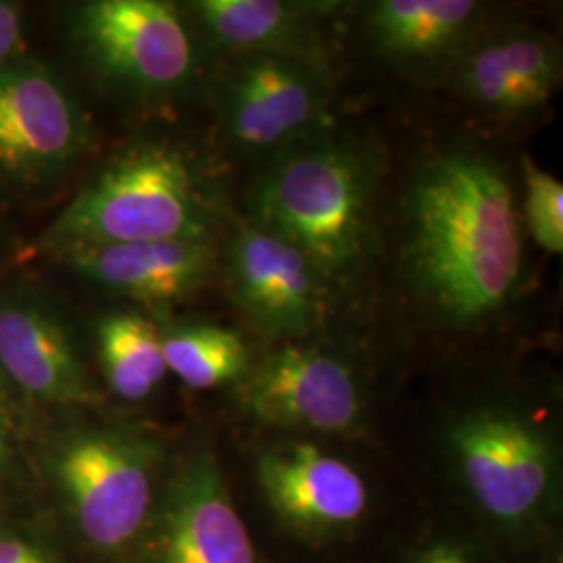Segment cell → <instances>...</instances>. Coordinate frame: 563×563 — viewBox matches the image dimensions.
<instances>
[{
  "instance_id": "cell-1",
  "label": "cell",
  "mask_w": 563,
  "mask_h": 563,
  "mask_svg": "<svg viewBox=\"0 0 563 563\" xmlns=\"http://www.w3.org/2000/svg\"><path fill=\"white\" fill-rule=\"evenodd\" d=\"M526 230L504 163L472 142L432 146L399 205V269L423 313L446 330L497 320L522 292Z\"/></svg>"
},
{
  "instance_id": "cell-10",
  "label": "cell",
  "mask_w": 563,
  "mask_h": 563,
  "mask_svg": "<svg viewBox=\"0 0 563 563\" xmlns=\"http://www.w3.org/2000/svg\"><path fill=\"white\" fill-rule=\"evenodd\" d=\"M225 284L242 316L274 342L305 341L332 290L301 246L251 220L228 244Z\"/></svg>"
},
{
  "instance_id": "cell-3",
  "label": "cell",
  "mask_w": 563,
  "mask_h": 563,
  "mask_svg": "<svg viewBox=\"0 0 563 563\" xmlns=\"http://www.w3.org/2000/svg\"><path fill=\"white\" fill-rule=\"evenodd\" d=\"M220 201L199 162L172 142L123 148L48 228L44 246L216 239Z\"/></svg>"
},
{
  "instance_id": "cell-21",
  "label": "cell",
  "mask_w": 563,
  "mask_h": 563,
  "mask_svg": "<svg viewBox=\"0 0 563 563\" xmlns=\"http://www.w3.org/2000/svg\"><path fill=\"white\" fill-rule=\"evenodd\" d=\"M13 393L0 376V481L18 472L23 453V423Z\"/></svg>"
},
{
  "instance_id": "cell-12",
  "label": "cell",
  "mask_w": 563,
  "mask_h": 563,
  "mask_svg": "<svg viewBox=\"0 0 563 563\" xmlns=\"http://www.w3.org/2000/svg\"><path fill=\"white\" fill-rule=\"evenodd\" d=\"M0 376L13 390L46 405L101 402L63 313L27 284L0 286Z\"/></svg>"
},
{
  "instance_id": "cell-4",
  "label": "cell",
  "mask_w": 563,
  "mask_h": 563,
  "mask_svg": "<svg viewBox=\"0 0 563 563\" xmlns=\"http://www.w3.org/2000/svg\"><path fill=\"white\" fill-rule=\"evenodd\" d=\"M69 38L99 80L134 101L163 102L197 76V41L180 9L163 0H88L69 18Z\"/></svg>"
},
{
  "instance_id": "cell-20",
  "label": "cell",
  "mask_w": 563,
  "mask_h": 563,
  "mask_svg": "<svg viewBox=\"0 0 563 563\" xmlns=\"http://www.w3.org/2000/svg\"><path fill=\"white\" fill-rule=\"evenodd\" d=\"M523 230L551 255L563 253V186L530 157H523Z\"/></svg>"
},
{
  "instance_id": "cell-19",
  "label": "cell",
  "mask_w": 563,
  "mask_h": 563,
  "mask_svg": "<svg viewBox=\"0 0 563 563\" xmlns=\"http://www.w3.org/2000/svg\"><path fill=\"white\" fill-rule=\"evenodd\" d=\"M162 346L167 372L197 390L241 383L251 367V355L241 334L218 323L165 328Z\"/></svg>"
},
{
  "instance_id": "cell-6",
  "label": "cell",
  "mask_w": 563,
  "mask_h": 563,
  "mask_svg": "<svg viewBox=\"0 0 563 563\" xmlns=\"http://www.w3.org/2000/svg\"><path fill=\"white\" fill-rule=\"evenodd\" d=\"M446 446L472 499L499 522L532 520L555 488V443L520 409L481 405L463 411L449 426Z\"/></svg>"
},
{
  "instance_id": "cell-5",
  "label": "cell",
  "mask_w": 563,
  "mask_h": 563,
  "mask_svg": "<svg viewBox=\"0 0 563 563\" xmlns=\"http://www.w3.org/2000/svg\"><path fill=\"white\" fill-rule=\"evenodd\" d=\"M51 465L88 543L115 551L141 532L157 467L148 441L118 428H74L55 441Z\"/></svg>"
},
{
  "instance_id": "cell-15",
  "label": "cell",
  "mask_w": 563,
  "mask_h": 563,
  "mask_svg": "<svg viewBox=\"0 0 563 563\" xmlns=\"http://www.w3.org/2000/svg\"><path fill=\"white\" fill-rule=\"evenodd\" d=\"M153 563H260L211 453H197L172 484L153 543Z\"/></svg>"
},
{
  "instance_id": "cell-11",
  "label": "cell",
  "mask_w": 563,
  "mask_h": 563,
  "mask_svg": "<svg viewBox=\"0 0 563 563\" xmlns=\"http://www.w3.org/2000/svg\"><path fill=\"white\" fill-rule=\"evenodd\" d=\"M562 46L532 27L486 30L446 69L453 95L484 120L537 118L562 81Z\"/></svg>"
},
{
  "instance_id": "cell-14",
  "label": "cell",
  "mask_w": 563,
  "mask_h": 563,
  "mask_svg": "<svg viewBox=\"0 0 563 563\" xmlns=\"http://www.w3.org/2000/svg\"><path fill=\"white\" fill-rule=\"evenodd\" d=\"M84 280L136 302L148 311H165L195 297L218 262L216 239L123 242L71 246L57 251Z\"/></svg>"
},
{
  "instance_id": "cell-24",
  "label": "cell",
  "mask_w": 563,
  "mask_h": 563,
  "mask_svg": "<svg viewBox=\"0 0 563 563\" xmlns=\"http://www.w3.org/2000/svg\"><path fill=\"white\" fill-rule=\"evenodd\" d=\"M413 563H476L470 553L457 543L449 541H437V543L423 547L416 555Z\"/></svg>"
},
{
  "instance_id": "cell-17",
  "label": "cell",
  "mask_w": 563,
  "mask_h": 563,
  "mask_svg": "<svg viewBox=\"0 0 563 563\" xmlns=\"http://www.w3.org/2000/svg\"><path fill=\"white\" fill-rule=\"evenodd\" d=\"M336 4L292 0H197L188 11L216 48L328 67L322 18Z\"/></svg>"
},
{
  "instance_id": "cell-22",
  "label": "cell",
  "mask_w": 563,
  "mask_h": 563,
  "mask_svg": "<svg viewBox=\"0 0 563 563\" xmlns=\"http://www.w3.org/2000/svg\"><path fill=\"white\" fill-rule=\"evenodd\" d=\"M23 46L21 7L0 0V67L13 63Z\"/></svg>"
},
{
  "instance_id": "cell-7",
  "label": "cell",
  "mask_w": 563,
  "mask_h": 563,
  "mask_svg": "<svg viewBox=\"0 0 563 563\" xmlns=\"http://www.w3.org/2000/svg\"><path fill=\"white\" fill-rule=\"evenodd\" d=\"M239 397L255 422L286 432L349 434L365 411L353 367L305 341L278 342L267 351L249 367Z\"/></svg>"
},
{
  "instance_id": "cell-13",
  "label": "cell",
  "mask_w": 563,
  "mask_h": 563,
  "mask_svg": "<svg viewBox=\"0 0 563 563\" xmlns=\"http://www.w3.org/2000/svg\"><path fill=\"white\" fill-rule=\"evenodd\" d=\"M257 483L272 511L302 539H325L363 520L369 490L341 457L307 441L263 449Z\"/></svg>"
},
{
  "instance_id": "cell-2",
  "label": "cell",
  "mask_w": 563,
  "mask_h": 563,
  "mask_svg": "<svg viewBox=\"0 0 563 563\" xmlns=\"http://www.w3.org/2000/svg\"><path fill=\"white\" fill-rule=\"evenodd\" d=\"M380 181L372 142L316 128L263 165L246 195L249 220L301 246L339 288L374 255Z\"/></svg>"
},
{
  "instance_id": "cell-9",
  "label": "cell",
  "mask_w": 563,
  "mask_h": 563,
  "mask_svg": "<svg viewBox=\"0 0 563 563\" xmlns=\"http://www.w3.org/2000/svg\"><path fill=\"white\" fill-rule=\"evenodd\" d=\"M332 95L328 67L274 55H234L220 88L223 136L246 155H276L320 128Z\"/></svg>"
},
{
  "instance_id": "cell-8",
  "label": "cell",
  "mask_w": 563,
  "mask_h": 563,
  "mask_svg": "<svg viewBox=\"0 0 563 563\" xmlns=\"http://www.w3.org/2000/svg\"><path fill=\"white\" fill-rule=\"evenodd\" d=\"M90 144V120L57 74L34 60L0 67V178L30 188L57 180Z\"/></svg>"
},
{
  "instance_id": "cell-16",
  "label": "cell",
  "mask_w": 563,
  "mask_h": 563,
  "mask_svg": "<svg viewBox=\"0 0 563 563\" xmlns=\"http://www.w3.org/2000/svg\"><path fill=\"white\" fill-rule=\"evenodd\" d=\"M486 4L476 0H376L363 11L374 51L413 74H446L484 30Z\"/></svg>"
},
{
  "instance_id": "cell-23",
  "label": "cell",
  "mask_w": 563,
  "mask_h": 563,
  "mask_svg": "<svg viewBox=\"0 0 563 563\" xmlns=\"http://www.w3.org/2000/svg\"><path fill=\"white\" fill-rule=\"evenodd\" d=\"M0 563H57L38 544L23 539H0Z\"/></svg>"
},
{
  "instance_id": "cell-18",
  "label": "cell",
  "mask_w": 563,
  "mask_h": 563,
  "mask_svg": "<svg viewBox=\"0 0 563 563\" xmlns=\"http://www.w3.org/2000/svg\"><path fill=\"white\" fill-rule=\"evenodd\" d=\"M102 376L123 401H144L167 376L162 328L139 309H120L95 323Z\"/></svg>"
}]
</instances>
